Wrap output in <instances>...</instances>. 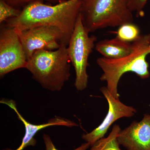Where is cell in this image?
<instances>
[{
    "instance_id": "2e32d148",
    "label": "cell",
    "mask_w": 150,
    "mask_h": 150,
    "mask_svg": "<svg viewBox=\"0 0 150 150\" xmlns=\"http://www.w3.org/2000/svg\"><path fill=\"white\" fill-rule=\"evenodd\" d=\"M149 0H128V5L133 13L137 16L143 17L144 15V8Z\"/></svg>"
},
{
    "instance_id": "5bb4252c",
    "label": "cell",
    "mask_w": 150,
    "mask_h": 150,
    "mask_svg": "<svg viewBox=\"0 0 150 150\" xmlns=\"http://www.w3.org/2000/svg\"><path fill=\"white\" fill-rule=\"evenodd\" d=\"M21 11L10 5L4 0H0V23H1L10 19L17 17Z\"/></svg>"
},
{
    "instance_id": "30bf717a",
    "label": "cell",
    "mask_w": 150,
    "mask_h": 150,
    "mask_svg": "<svg viewBox=\"0 0 150 150\" xmlns=\"http://www.w3.org/2000/svg\"><path fill=\"white\" fill-rule=\"evenodd\" d=\"M1 103L7 105L16 112L18 119L23 122L25 128V134L23 139L21 145L19 147L15 150L7 149L4 150H23L25 148L27 147L28 146H34L36 145V140L34 138L35 134L41 129L47 128L49 126H61L73 127L78 126L77 124L74 121L59 116H56L54 118H51L48 120L47 123L40 125H34L28 122L22 116L17 109L15 102L13 100H8L2 99L1 100Z\"/></svg>"
},
{
    "instance_id": "52a82bcc",
    "label": "cell",
    "mask_w": 150,
    "mask_h": 150,
    "mask_svg": "<svg viewBox=\"0 0 150 150\" xmlns=\"http://www.w3.org/2000/svg\"><path fill=\"white\" fill-rule=\"evenodd\" d=\"M27 59L18 33L7 27L0 33V76L18 69L26 68Z\"/></svg>"
},
{
    "instance_id": "277c9868",
    "label": "cell",
    "mask_w": 150,
    "mask_h": 150,
    "mask_svg": "<svg viewBox=\"0 0 150 150\" xmlns=\"http://www.w3.org/2000/svg\"><path fill=\"white\" fill-rule=\"evenodd\" d=\"M80 13L90 32L134 21L128 0H81Z\"/></svg>"
},
{
    "instance_id": "7c38bea8",
    "label": "cell",
    "mask_w": 150,
    "mask_h": 150,
    "mask_svg": "<svg viewBox=\"0 0 150 150\" xmlns=\"http://www.w3.org/2000/svg\"><path fill=\"white\" fill-rule=\"evenodd\" d=\"M121 131L120 126L114 125L109 136L107 138H102L96 142L90 150H121L117 140L118 134Z\"/></svg>"
},
{
    "instance_id": "4fadbf2b",
    "label": "cell",
    "mask_w": 150,
    "mask_h": 150,
    "mask_svg": "<svg viewBox=\"0 0 150 150\" xmlns=\"http://www.w3.org/2000/svg\"><path fill=\"white\" fill-rule=\"evenodd\" d=\"M139 28L133 23H128L119 26L117 36L119 39L125 42L132 43L137 40L140 35Z\"/></svg>"
},
{
    "instance_id": "3957f363",
    "label": "cell",
    "mask_w": 150,
    "mask_h": 150,
    "mask_svg": "<svg viewBox=\"0 0 150 150\" xmlns=\"http://www.w3.org/2000/svg\"><path fill=\"white\" fill-rule=\"evenodd\" d=\"M67 46L62 44L54 51H35L27 61L26 69L44 88L60 91L71 76Z\"/></svg>"
},
{
    "instance_id": "8fae6325",
    "label": "cell",
    "mask_w": 150,
    "mask_h": 150,
    "mask_svg": "<svg viewBox=\"0 0 150 150\" xmlns=\"http://www.w3.org/2000/svg\"><path fill=\"white\" fill-rule=\"evenodd\" d=\"M95 48L104 58L118 59L131 53L132 43L125 42L116 37L100 40L96 44Z\"/></svg>"
},
{
    "instance_id": "e0dca14e",
    "label": "cell",
    "mask_w": 150,
    "mask_h": 150,
    "mask_svg": "<svg viewBox=\"0 0 150 150\" xmlns=\"http://www.w3.org/2000/svg\"><path fill=\"white\" fill-rule=\"evenodd\" d=\"M43 139L46 146V150H59L56 149V147L54 146L52 140L48 135L44 134L43 136ZM90 146L89 143L86 142L82 144L80 146L74 150H86Z\"/></svg>"
},
{
    "instance_id": "7a4b0ae2",
    "label": "cell",
    "mask_w": 150,
    "mask_h": 150,
    "mask_svg": "<svg viewBox=\"0 0 150 150\" xmlns=\"http://www.w3.org/2000/svg\"><path fill=\"white\" fill-rule=\"evenodd\" d=\"M150 54V33L141 34L137 40L132 43L131 53L118 59L100 57L96 63L103 72L100 81L107 83L108 91L114 97L119 99L118 83L125 73L131 72L143 79L150 76L149 64L146 58Z\"/></svg>"
},
{
    "instance_id": "ba28073f",
    "label": "cell",
    "mask_w": 150,
    "mask_h": 150,
    "mask_svg": "<svg viewBox=\"0 0 150 150\" xmlns=\"http://www.w3.org/2000/svg\"><path fill=\"white\" fill-rule=\"evenodd\" d=\"M100 91L107 100L109 109L106 117L98 127L91 132L83 134L82 138L91 146L103 138L110 126L119 118L133 117L137 112L135 108L128 106L112 95L106 87H102Z\"/></svg>"
},
{
    "instance_id": "9a60e30c",
    "label": "cell",
    "mask_w": 150,
    "mask_h": 150,
    "mask_svg": "<svg viewBox=\"0 0 150 150\" xmlns=\"http://www.w3.org/2000/svg\"><path fill=\"white\" fill-rule=\"evenodd\" d=\"M10 5L16 8H24L28 4L35 1H46L51 3L54 5L64 2L68 0H4Z\"/></svg>"
},
{
    "instance_id": "5b68a950",
    "label": "cell",
    "mask_w": 150,
    "mask_h": 150,
    "mask_svg": "<svg viewBox=\"0 0 150 150\" xmlns=\"http://www.w3.org/2000/svg\"><path fill=\"white\" fill-rule=\"evenodd\" d=\"M89 33L85 26L80 13L67 46L70 60L76 74L75 86L80 91H82L87 87L88 76L87 68L89 66L88 59L95 46V43L97 40L95 35L90 36Z\"/></svg>"
},
{
    "instance_id": "8992f818",
    "label": "cell",
    "mask_w": 150,
    "mask_h": 150,
    "mask_svg": "<svg viewBox=\"0 0 150 150\" xmlns=\"http://www.w3.org/2000/svg\"><path fill=\"white\" fill-rule=\"evenodd\" d=\"M17 32L27 61L38 50L54 51L62 44L68 45L64 33L55 26L42 25Z\"/></svg>"
},
{
    "instance_id": "9c48e42d",
    "label": "cell",
    "mask_w": 150,
    "mask_h": 150,
    "mask_svg": "<svg viewBox=\"0 0 150 150\" xmlns=\"http://www.w3.org/2000/svg\"><path fill=\"white\" fill-rule=\"evenodd\" d=\"M117 140L127 150H150V115L145 114L142 121L121 130Z\"/></svg>"
},
{
    "instance_id": "6da1fadb",
    "label": "cell",
    "mask_w": 150,
    "mask_h": 150,
    "mask_svg": "<svg viewBox=\"0 0 150 150\" xmlns=\"http://www.w3.org/2000/svg\"><path fill=\"white\" fill-rule=\"evenodd\" d=\"M81 5V0H68L51 5L34 2L24 7L17 17L8 20L6 26L17 32L42 25L55 26L63 32L69 44L80 13Z\"/></svg>"
}]
</instances>
